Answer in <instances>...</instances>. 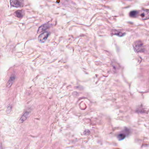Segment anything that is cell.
I'll return each mask as SVG.
<instances>
[{
  "label": "cell",
  "mask_w": 149,
  "mask_h": 149,
  "mask_svg": "<svg viewBox=\"0 0 149 149\" xmlns=\"http://www.w3.org/2000/svg\"><path fill=\"white\" fill-rule=\"evenodd\" d=\"M133 47L136 53H140L143 52L144 50L143 45L140 41H136L133 44Z\"/></svg>",
  "instance_id": "1"
},
{
  "label": "cell",
  "mask_w": 149,
  "mask_h": 149,
  "mask_svg": "<svg viewBox=\"0 0 149 149\" xmlns=\"http://www.w3.org/2000/svg\"><path fill=\"white\" fill-rule=\"evenodd\" d=\"M49 34L50 33L48 32H45L43 33L38 36V41L40 43H43L47 40V38L49 35Z\"/></svg>",
  "instance_id": "2"
},
{
  "label": "cell",
  "mask_w": 149,
  "mask_h": 149,
  "mask_svg": "<svg viewBox=\"0 0 149 149\" xmlns=\"http://www.w3.org/2000/svg\"><path fill=\"white\" fill-rule=\"evenodd\" d=\"M139 15L142 20H146L149 18V12L147 11L144 10L141 11Z\"/></svg>",
  "instance_id": "3"
},
{
  "label": "cell",
  "mask_w": 149,
  "mask_h": 149,
  "mask_svg": "<svg viewBox=\"0 0 149 149\" xmlns=\"http://www.w3.org/2000/svg\"><path fill=\"white\" fill-rule=\"evenodd\" d=\"M10 3H11V5L12 6H13L16 8H20L23 6V4L18 0H12L10 1Z\"/></svg>",
  "instance_id": "4"
},
{
  "label": "cell",
  "mask_w": 149,
  "mask_h": 149,
  "mask_svg": "<svg viewBox=\"0 0 149 149\" xmlns=\"http://www.w3.org/2000/svg\"><path fill=\"white\" fill-rule=\"evenodd\" d=\"M50 27V25L48 24H45L42 26H41L38 29V33H40L42 32H44L45 31H46L47 29H49Z\"/></svg>",
  "instance_id": "5"
},
{
  "label": "cell",
  "mask_w": 149,
  "mask_h": 149,
  "mask_svg": "<svg viewBox=\"0 0 149 149\" xmlns=\"http://www.w3.org/2000/svg\"><path fill=\"white\" fill-rule=\"evenodd\" d=\"M29 115H30V112L29 111H27L26 112H25L21 118L20 120L21 122L23 123V122H24L25 120L27 118L29 117Z\"/></svg>",
  "instance_id": "6"
},
{
  "label": "cell",
  "mask_w": 149,
  "mask_h": 149,
  "mask_svg": "<svg viewBox=\"0 0 149 149\" xmlns=\"http://www.w3.org/2000/svg\"><path fill=\"white\" fill-rule=\"evenodd\" d=\"M15 79V75H12L10 77V78H9V81L7 83V86L8 88L10 87L13 84V82L14 81V80Z\"/></svg>",
  "instance_id": "7"
},
{
  "label": "cell",
  "mask_w": 149,
  "mask_h": 149,
  "mask_svg": "<svg viewBox=\"0 0 149 149\" xmlns=\"http://www.w3.org/2000/svg\"><path fill=\"white\" fill-rule=\"evenodd\" d=\"M14 15L17 17L18 18H21L23 16V14H22V12L21 10H18L17 11L15 12Z\"/></svg>",
  "instance_id": "8"
},
{
  "label": "cell",
  "mask_w": 149,
  "mask_h": 149,
  "mask_svg": "<svg viewBox=\"0 0 149 149\" xmlns=\"http://www.w3.org/2000/svg\"><path fill=\"white\" fill-rule=\"evenodd\" d=\"M139 14V12L136 11H133L130 12L129 15L132 17H137V15Z\"/></svg>",
  "instance_id": "9"
},
{
  "label": "cell",
  "mask_w": 149,
  "mask_h": 149,
  "mask_svg": "<svg viewBox=\"0 0 149 149\" xmlns=\"http://www.w3.org/2000/svg\"><path fill=\"white\" fill-rule=\"evenodd\" d=\"M126 137V135L123 133H121L118 135V138L119 140H124Z\"/></svg>",
  "instance_id": "10"
}]
</instances>
